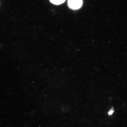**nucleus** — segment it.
<instances>
[{
  "mask_svg": "<svg viewBox=\"0 0 127 127\" xmlns=\"http://www.w3.org/2000/svg\"><path fill=\"white\" fill-rule=\"evenodd\" d=\"M51 2L54 4L58 5L64 2L65 0H50Z\"/></svg>",
  "mask_w": 127,
  "mask_h": 127,
  "instance_id": "obj_2",
  "label": "nucleus"
},
{
  "mask_svg": "<svg viewBox=\"0 0 127 127\" xmlns=\"http://www.w3.org/2000/svg\"><path fill=\"white\" fill-rule=\"evenodd\" d=\"M68 4L71 8L77 9L81 7L82 0H68Z\"/></svg>",
  "mask_w": 127,
  "mask_h": 127,
  "instance_id": "obj_1",
  "label": "nucleus"
},
{
  "mask_svg": "<svg viewBox=\"0 0 127 127\" xmlns=\"http://www.w3.org/2000/svg\"><path fill=\"white\" fill-rule=\"evenodd\" d=\"M114 111V110L112 108L111 109V110L108 112V115H112V114H113Z\"/></svg>",
  "mask_w": 127,
  "mask_h": 127,
  "instance_id": "obj_3",
  "label": "nucleus"
}]
</instances>
